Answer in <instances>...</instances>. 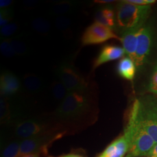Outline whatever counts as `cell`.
Returning <instances> with one entry per match:
<instances>
[{"label":"cell","mask_w":157,"mask_h":157,"mask_svg":"<svg viewBox=\"0 0 157 157\" xmlns=\"http://www.w3.org/2000/svg\"><path fill=\"white\" fill-rule=\"evenodd\" d=\"M136 70L135 62L128 56L122 58L118 62L117 72L122 78L132 80L135 77Z\"/></svg>","instance_id":"obj_17"},{"label":"cell","mask_w":157,"mask_h":157,"mask_svg":"<svg viewBox=\"0 0 157 157\" xmlns=\"http://www.w3.org/2000/svg\"><path fill=\"white\" fill-rule=\"evenodd\" d=\"M22 82L15 74L10 71L1 73L0 78L1 96L12 98L22 91Z\"/></svg>","instance_id":"obj_11"},{"label":"cell","mask_w":157,"mask_h":157,"mask_svg":"<svg viewBox=\"0 0 157 157\" xmlns=\"http://www.w3.org/2000/svg\"><path fill=\"white\" fill-rule=\"evenodd\" d=\"M48 157H67V155H63V156H60V157H52V156H49Z\"/></svg>","instance_id":"obj_35"},{"label":"cell","mask_w":157,"mask_h":157,"mask_svg":"<svg viewBox=\"0 0 157 157\" xmlns=\"http://www.w3.org/2000/svg\"><path fill=\"white\" fill-rule=\"evenodd\" d=\"M130 3L139 6H149L155 2V0H127Z\"/></svg>","instance_id":"obj_28"},{"label":"cell","mask_w":157,"mask_h":157,"mask_svg":"<svg viewBox=\"0 0 157 157\" xmlns=\"http://www.w3.org/2000/svg\"><path fill=\"white\" fill-rule=\"evenodd\" d=\"M95 22L100 23L111 28H113L116 24L115 12L110 6H103L98 9L95 14Z\"/></svg>","instance_id":"obj_18"},{"label":"cell","mask_w":157,"mask_h":157,"mask_svg":"<svg viewBox=\"0 0 157 157\" xmlns=\"http://www.w3.org/2000/svg\"><path fill=\"white\" fill-rule=\"evenodd\" d=\"M23 119L19 114L12 98L1 96L0 99V121L1 124L10 126L17 121Z\"/></svg>","instance_id":"obj_12"},{"label":"cell","mask_w":157,"mask_h":157,"mask_svg":"<svg viewBox=\"0 0 157 157\" xmlns=\"http://www.w3.org/2000/svg\"><path fill=\"white\" fill-rule=\"evenodd\" d=\"M51 91L54 98L57 101H61L66 97L69 91L59 80L54 81L51 85Z\"/></svg>","instance_id":"obj_23"},{"label":"cell","mask_w":157,"mask_h":157,"mask_svg":"<svg viewBox=\"0 0 157 157\" xmlns=\"http://www.w3.org/2000/svg\"><path fill=\"white\" fill-rule=\"evenodd\" d=\"M114 2V1L112 0H100V1H95V3H98V4H107V3H111Z\"/></svg>","instance_id":"obj_33"},{"label":"cell","mask_w":157,"mask_h":157,"mask_svg":"<svg viewBox=\"0 0 157 157\" xmlns=\"http://www.w3.org/2000/svg\"><path fill=\"white\" fill-rule=\"evenodd\" d=\"M23 86L32 94H37L43 89V84L39 77L36 74H25L22 78Z\"/></svg>","instance_id":"obj_19"},{"label":"cell","mask_w":157,"mask_h":157,"mask_svg":"<svg viewBox=\"0 0 157 157\" xmlns=\"http://www.w3.org/2000/svg\"><path fill=\"white\" fill-rule=\"evenodd\" d=\"M124 54V48L117 45H104L93 62V70L94 71L102 64L123 57Z\"/></svg>","instance_id":"obj_13"},{"label":"cell","mask_w":157,"mask_h":157,"mask_svg":"<svg viewBox=\"0 0 157 157\" xmlns=\"http://www.w3.org/2000/svg\"><path fill=\"white\" fill-rule=\"evenodd\" d=\"M10 126L12 128L11 134L10 136L20 140L58 133L65 135L57 126L52 118L50 119L23 118Z\"/></svg>","instance_id":"obj_2"},{"label":"cell","mask_w":157,"mask_h":157,"mask_svg":"<svg viewBox=\"0 0 157 157\" xmlns=\"http://www.w3.org/2000/svg\"><path fill=\"white\" fill-rule=\"evenodd\" d=\"M147 157H157V155H151V156H148Z\"/></svg>","instance_id":"obj_36"},{"label":"cell","mask_w":157,"mask_h":157,"mask_svg":"<svg viewBox=\"0 0 157 157\" xmlns=\"http://www.w3.org/2000/svg\"><path fill=\"white\" fill-rule=\"evenodd\" d=\"M19 157H43V156L39 153H31V154L23 155Z\"/></svg>","instance_id":"obj_31"},{"label":"cell","mask_w":157,"mask_h":157,"mask_svg":"<svg viewBox=\"0 0 157 157\" xmlns=\"http://www.w3.org/2000/svg\"><path fill=\"white\" fill-rule=\"evenodd\" d=\"M140 29H133L124 31L121 37V41L122 43L125 54L134 62L137 45V36Z\"/></svg>","instance_id":"obj_14"},{"label":"cell","mask_w":157,"mask_h":157,"mask_svg":"<svg viewBox=\"0 0 157 157\" xmlns=\"http://www.w3.org/2000/svg\"><path fill=\"white\" fill-rule=\"evenodd\" d=\"M56 74L59 80L62 82L69 92L84 89L91 83L70 62H62L57 67Z\"/></svg>","instance_id":"obj_6"},{"label":"cell","mask_w":157,"mask_h":157,"mask_svg":"<svg viewBox=\"0 0 157 157\" xmlns=\"http://www.w3.org/2000/svg\"><path fill=\"white\" fill-rule=\"evenodd\" d=\"M131 145V135L129 130L124 128V133L107 146L96 157H125Z\"/></svg>","instance_id":"obj_10"},{"label":"cell","mask_w":157,"mask_h":157,"mask_svg":"<svg viewBox=\"0 0 157 157\" xmlns=\"http://www.w3.org/2000/svg\"><path fill=\"white\" fill-rule=\"evenodd\" d=\"M67 157H84L82 155H78V154H68L67 155Z\"/></svg>","instance_id":"obj_34"},{"label":"cell","mask_w":157,"mask_h":157,"mask_svg":"<svg viewBox=\"0 0 157 157\" xmlns=\"http://www.w3.org/2000/svg\"><path fill=\"white\" fill-rule=\"evenodd\" d=\"M19 26L16 22H11L1 28V40L9 39L18 30Z\"/></svg>","instance_id":"obj_25"},{"label":"cell","mask_w":157,"mask_h":157,"mask_svg":"<svg viewBox=\"0 0 157 157\" xmlns=\"http://www.w3.org/2000/svg\"><path fill=\"white\" fill-rule=\"evenodd\" d=\"M55 25L56 29L67 38L72 36V21L69 17L65 16L56 17Z\"/></svg>","instance_id":"obj_20"},{"label":"cell","mask_w":157,"mask_h":157,"mask_svg":"<svg viewBox=\"0 0 157 157\" xmlns=\"http://www.w3.org/2000/svg\"><path fill=\"white\" fill-rule=\"evenodd\" d=\"M110 39L121 41V39L113 32L112 28L95 21L84 30L81 43L83 46L97 45Z\"/></svg>","instance_id":"obj_7"},{"label":"cell","mask_w":157,"mask_h":157,"mask_svg":"<svg viewBox=\"0 0 157 157\" xmlns=\"http://www.w3.org/2000/svg\"><path fill=\"white\" fill-rule=\"evenodd\" d=\"M97 115L94 86L70 91L62 100L52 118L65 135L73 134L87 128L95 122Z\"/></svg>","instance_id":"obj_1"},{"label":"cell","mask_w":157,"mask_h":157,"mask_svg":"<svg viewBox=\"0 0 157 157\" xmlns=\"http://www.w3.org/2000/svg\"><path fill=\"white\" fill-rule=\"evenodd\" d=\"M134 104L141 124L157 143V98L146 95L136 100Z\"/></svg>","instance_id":"obj_5"},{"label":"cell","mask_w":157,"mask_h":157,"mask_svg":"<svg viewBox=\"0 0 157 157\" xmlns=\"http://www.w3.org/2000/svg\"><path fill=\"white\" fill-rule=\"evenodd\" d=\"M13 3L11 0H1L0 1V8L1 9L6 8L10 7V6Z\"/></svg>","instance_id":"obj_29"},{"label":"cell","mask_w":157,"mask_h":157,"mask_svg":"<svg viewBox=\"0 0 157 157\" xmlns=\"http://www.w3.org/2000/svg\"><path fill=\"white\" fill-rule=\"evenodd\" d=\"M152 44V30L150 26L143 25L139 29L135 63L136 69L145 65L150 53Z\"/></svg>","instance_id":"obj_9"},{"label":"cell","mask_w":157,"mask_h":157,"mask_svg":"<svg viewBox=\"0 0 157 157\" xmlns=\"http://www.w3.org/2000/svg\"><path fill=\"white\" fill-rule=\"evenodd\" d=\"M126 128L131 135V145L125 157H147L156 143L141 124L134 103L129 113Z\"/></svg>","instance_id":"obj_3"},{"label":"cell","mask_w":157,"mask_h":157,"mask_svg":"<svg viewBox=\"0 0 157 157\" xmlns=\"http://www.w3.org/2000/svg\"><path fill=\"white\" fill-rule=\"evenodd\" d=\"M11 44L15 51L16 56H25L29 53V48L26 41L20 36L9 38Z\"/></svg>","instance_id":"obj_22"},{"label":"cell","mask_w":157,"mask_h":157,"mask_svg":"<svg viewBox=\"0 0 157 157\" xmlns=\"http://www.w3.org/2000/svg\"><path fill=\"white\" fill-rule=\"evenodd\" d=\"M65 135L62 133H58L23 140L21 145V156L31 153H39L45 157L48 154L50 147L54 142Z\"/></svg>","instance_id":"obj_8"},{"label":"cell","mask_w":157,"mask_h":157,"mask_svg":"<svg viewBox=\"0 0 157 157\" xmlns=\"http://www.w3.org/2000/svg\"><path fill=\"white\" fill-rule=\"evenodd\" d=\"M151 10V6H139L122 1L118 3L116 13V23L124 31L140 28L145 22Z\"/></svg>","instance_id":"obj_4"},{"label":"cell","mask_w":157,"mask_h":157,"mask_svg":"<svg viewBox=\"0 0 157 157\" xmlns=\"http://www.w3.org/2000/svg\"><path fill=\"white\" fill-rule=\"evenodd\" d=\"M78 6L76 1H61L54 3L48 10V14L51 16L59 17L72 13L76 10Z\"/></svg>","instance_id":"obj_16"},{"label":"cell","mask_w":157,"mask_h":157,"mask_svg":"<svg viewBox=\"0 0 157 157\" xmlns=\"http://www.w3.org/2000/svg\"><path fill=\"white\" fill-rule=\"evenodd\" d=\"M0 51L1 54L8 58H11L16 56L15 51L10 41V39L1 40Z\"/></svg>","instance_id":"obj_24"},{"label":"cell","mask_w":157,"mask_h":157,"mask_svg":"<svg viewBox=\"0 0 157 157\" xmlns=\"http://www.w3.org/2000/svg\"><path fill=\"white\" fill-rule=\"evenodd\" d=\"M38 3V2L37 1H26L24 4H25V6L26 8H32L33 6H36V4Z\"/></svg>","instance_id":"obj_30"},{"label":"cell","mask_w":157,"mask_h":157,"mask_svg":"<svg viewBox=\"0 0 157 157\" xmlns=\"http://www.w3.org/2000/svg\"><path fill=\"white\" fill-rule=\"evenodd\" d=\"M151 155H157V143H156L155 144V146H154L151 151L149 153V154L148 155L147 157L151 156Z\"/></svg>","instance_id":"obj_32"},{"label":"cell","mask_w":157,"mask_h":157,"mask_svg":"<svg viewBox=\"0 0 157 157\" xmlns=\"http://www.w3.org/2000/svg\"><path fill=\"white\" fill-rule=\"evenodd\" d=\"M31 25L34 30L40 35L46 36L50 32V23L44 17H35L32 20Z\"/></svg>","instance_id":"obj_21"},{"label":"cell","mask_w":157,"mask_h":157,"mask_svg":"<svg viewBox=\"0 0 157 157\" xmlns=\"http://www.w3.org/2000/svg\"><path fill=\"white\" fill-rule=\"evenodd\" d=\"M13 18V11L11 7L1 9L0 10V26L1 28L12 22Z\"/></svg>","instance_id":"obj_26"},{"label":"cell","mask_w":157,"mask_h":157,"mask_svg":"<svg viewBox=\"0 0 157 157\" xmlns=\"http://www.w3.org/2000/svg\"><path fill=\"white\" fill-rule=\"evenodd\" d=\"M21 141L11 136L2 138L1 145V157H20Z\"/></svg>","instance_id":"obj_15"},{"label":"cell","mask_w":157,"mask_h":157,"mask_svg":"<svg viewBox=\"0 0 157 157\" xmlns=\"http://www.w3.org/2000/svg\"><path fill=\"white\" fill-rule=\"evenodd\" d=\"M148 92L157 94V64L154 67L148 85Z\"/></svg>","instance_id":"obj_27"}]
</instances>
